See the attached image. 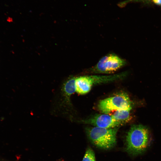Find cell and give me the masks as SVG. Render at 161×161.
<instances>
[{
	"instance_id": "277c9868",
	"label": "cell",
	"mask_w": 161,
	"mask_h": 161,
	"mask_svg": "<svg viewBox=\"0 0 161 161\" xmlns=\"http://www.w3.org/2000/svg\"><path fill=\"white\" fill-rule=\"evenodd\" d=\"M132 103L128 95L121 92L100 100L97 105L102 113L108 114L113 111L122 109L131 110Z\"/></svg>"
},
{
	"instance_id": "7a4b0ae2",
	"label": "cell",
	"mask_w": 161,
	"mask_h": 161,
	"mask_svg": "<svg viewBox=\"0 0 161 161\" xmlns=\"http://www.w3.org/2000/svg\"><path fill=\"white\" fill-rule=\"evenodd\" d=\"M128 74L127 72H124L110 75H87L76 77V92L80 95L86 94L95 85L122 79L126 77Z\"/></svg>"
},
{
	"instance_id": "5b68a950",
	"label": "cell",
	"mask_w": 161,
	"mask_h": 161,
	"mask_svg": "<svg viewBox=\"0 0 161 161\" xmlns=\"http://www.w3.org/2000/svg\"><path fill=\"white\" fill-rule=\"evenodd\" d=\"M128 62L116 54H108L102 57L89 71L92 73L108 74L113 73L127 65Z\"/></svg>"
},
{
	"instance_id": "3957f363",
	"label": "cell",
	"mask_w": 161,
	"mask_h": 161,
	"mask_svg": "<svg viewBox=\"0 0 161 161\" xmlns=\"http://www.w3.org/2000/svg\"><path fill=\"white\" fill-rule=\"evenodd\" d=\"M119 128L107 129L89 127L86 130L88 137L95 146L104 149H109L116 144Z\"/></svg>"
},
{
	"instance_id": "6da1fadb",
	"label": "cell",
	"mask_w": 161,
	"mask_h": 161,
	"mask_svg": "<svg viewBox=\"0 0 161 161\" xmlns=\"http://www.w3.org/2000/svg\"><path fill=\"white\" fill-rule=\"evenodd\" d=\"M151 138L148 129L141 125H134L126 137V149L130 154L136 155L143 152L149 146Z\"/></svg>"
},
{
	"instance_id": "9c48e42d",
	"label": "cell",
	"mask_w": 161,
	"mask_h": 161,
	"mask_svg": "<svg viewBox=\"0 0 161 161\" xmlns=\"http://www.w3.org/2000/svg\"><path fill=\"white\" fill-rule=\"evenodd\" d=\"M82 161H95V154L92 149L90 148L87 149Z\"/></svg>"
},
{
	"instance_id": "8992f818",
	"label": "cell",
	"mask_w": 161,
	"mask_h": 161,
	"mask_svg": "<svg viewBox=\"0 0 161 161\" xmlns=\"http://www.w3.org/2000/svg\"><path fill=\"white\" fill-rule=\"evenodd\" d=\"M81 122L92 125L95 127L107 129L119 127L123 125L114 119L111 115L105 114H96L81 120Z\"/></svg>"
},
{
	"instance_id": "30bf717a",
	"label": "cell",
	"mask_w": 161,
	"mask_h": 161,
	"mask_svg": "<svg viewBox=\"0 0 161 161\" xmlns=\"http://www.w3.org/2000/svg\"><path fill=\"white\" fill-rule=\"evenodd\" d=\"M152 0H129L128 1L141 2H149Z\"/></svg>"
},
{
	"instance_id": "52a82bcc",
	"label": "cell",
	"mask_w": 161,
	"mask_h": 161,
	"mask_svg": "<svg viewBox=\"0 0 161 161\" xmlns=\"http://www.w3.org/2000/svg\"><path fill=\"white\" fill-rule=\"evenodd\" d=\"M130 110L126 109L117 110L115 111L111 115L114 119L123 125L129 122L132 118Z\"/></svg>"
},
{
	"instance_id": "ba28073f",
	"label": "cell",
	"mask_w": 161,
	"mask_h": 161,
	"mask_svg": "<svg viewBox=\"0 0 161 161\" xmlns=\"http://www.w3.org/2000/svg\"><path fill=\"white\" fill-rule=\"evenodd\" d=\"M75 77L69 78L64 83L63 87V91L67 103L70 102L71 95L76 92L75 85Z\"/></svg>"
},
{
	"instance_id": "8fae6325",
	"label": "cell",
	"mask_w": 161,
	"mask_h": 161,
	"mask_svg": "<svg viewBox=\"0 0 161 161\" xmlns=\"http://www.w3.org/2000/svg\"><path fill=\"white\" fill-rule=\"evenodd\" d=\"M152 1L156 4L161 5V0H152Z\"/></svg>"
}]
</instances>
